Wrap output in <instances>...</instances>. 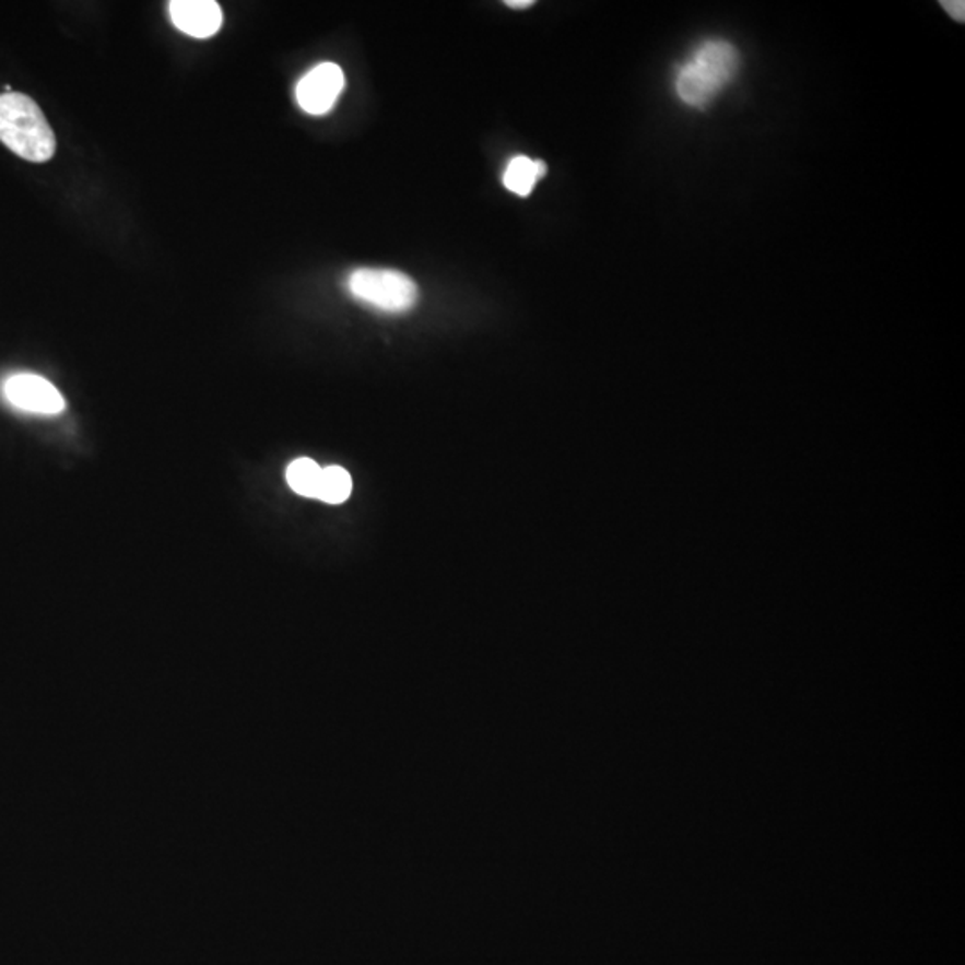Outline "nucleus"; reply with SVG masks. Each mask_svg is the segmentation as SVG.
Here are the masks:
<instances>
[{"mask_svg":"<svg viewBox=\"0 0 965 965\" xmlns=\"http://www.w3.org/2000/svg\"><path fill=\"white\" fill-rule=\"evenodd\" d=\"M2 390L5 401L22 412L58 415L64 410V399L58 388L36 374L11 376Z\"/></svg>","mask_w":965,"mask_h":965,"instance_id":"20e7f679","label":"nucleus"},{"mask_svg":"<svg viewBox=\"0 0 965 965\" xmlns=\"http://www.w3.org/2000/svg\"><path fill=\"white\" fill-rule=\"evenodd\" d=\"M343 84L345 78L339 64L320 63L301 78L295 89V98L306 114H328L339 101Z\"/></svg>","mask_w":965,"mask_h":965,"instance_id":"39448f33","label":"nucleus"},{"mask_svg":"<svg viewBox=\"0 0 965 965\" xmlns=\"http://www.w3.org/2000/svg\"><path fill=\"white\" fill-rule=\"evenodd\" d=\"M739 52L726 39H706L676 74L678 97L692 108H706L735 78Z\"/></svg>","mask_w":965,"mask_h":965,"instance_id":"f257e3e1","label":"nucleus"},{"mask_svg":"<svg viewBox=\"0 0 965 965\" xmlns=\"http://www.w3.org/2000/svg\"><path fill=\"white\" fill-rule=\"evenodd\" d=\"M349 294L381 314H404L415 306L419 289L410 275L393 269L363 267L348 278Z\"/></svg>","mask_w":965,"mask_h":965,"instance_id":"7ed1b4c3","label":"nucleus"},{"mask_svg":"<svg viewBox=\"0 0 965 965\" xmlns=\"http://www.w3.org/2000/svg\"><path fill=\"white\" fill-rule=\"evenodd\" d=\"M533 4V0H508L506 2V5L511 8V10H526V8H531Z\"/></svg>","mask_w":965,"mask_h":965,"instance_id":"9b49d317","label":"nucleus"},{"mask_svg":"<svg viewBox=\"0 0 965 965\" xmlns=\"http://www.w3.org/2000/svg\"><path fill=\"white\" fill-rule=\"evenodd\" d=\"M320 478H322V467L309 458L292 461L286 469L290 489L303 497H317Z\"/></svg>","mask_w":965,"mask_h":965,"instance_id":"6e6552de","label":"nucleus"},{"mask_svg":"<svg viewBox=\"0 0 965 965\" xmlns=\"http://www.w3.org/2000/svg\"><path fill=\"white\" fill-rule=\"evenodd\" d=\"M548 167L544 162L531 160V157L517 156L508 163L503 183L505 187L519 197H528L533 191L534 185L545 176Z\"/></svg>","mask_w":965,"mask_h":965,"instance_id":"0eeeda50","label":"nucleus"},{"mask_svg":"<svg viewBox=\"0 0 965 965\" xmlns=\"http://www.w3.org/2000/svg\"><path fill=\"white\" fill-rule=\"evenodd\" d=\"M351 492H353L351 474L339 466L326 467L322 469V478L315 499L323 501L328 505H340L349 499Z\"/></svg>","mask_w":965,"mask_h":965,"instance_id":"1a4fd4ad","label":"nucleus"},{"mask_svg":"<svg viewBox=\"0 0 965 965\" xmlns=\"http://www.w3.org/2000/svg\"><path fill=\"white\" fill-rule=\"evenodd\" d=\"M172 22L193 38H210L222 27V8L215 0H174Z\"/></svg>","mask_w":965,"mask_h":965,"instance_id":"423d86ee","label":"nucleus"},{"mask_svg":"<svg viewBox=\"0 0 965 965\" xmlns=\"http://www.w3.org/2000/svg\"><path fill=\"white\" fill-rule=\"evenodd\" d=\"M942 8H944L956 22H964L965 4L962 0H946V2H942Z\"/></svg>","mask_w":965,"mask_h":965,"instance_id":"9d476101","label":"nucleus"},{"mask_svg":"<svg viewBox=\"0 0 965 965\" xmlns=\"http://www.w3.org/2000/svg\"><path fill=\"white\" fill-rule=\"evenodd\" d=\"M0 142L27 162L55 156L56 137L38 104L24 94L0 95Z\"/></svg>","mask_w":965,"mask_h":965,"instance_id":"f03ea898","label":"nucleus"}]
</instances>
